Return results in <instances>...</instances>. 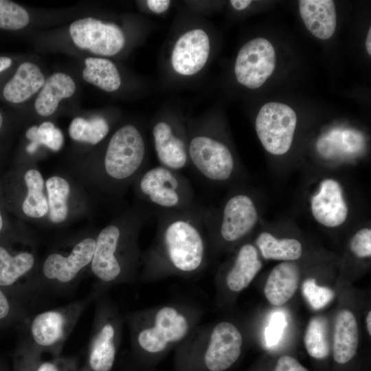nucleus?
<instances>
[{
	"instance_id": "obj_1",
	"label": "nucleus",
	"mask_w": 371,
	"mask_h": 371,
	"mask_svg": "<svg viewBox=\"0 0 371 371\" xmlns=\"http://www.w3.org/2000/svg\"><path fill=\"white\" fill-rule=\"evenodd\" d=\"M203 211L199 205L184 210H155L157 233L150 260L183 273L200 269L205 255Z\"/></svg>"
},
{
	"instance_id": "obj_2",
	"label": "nucleus",
	"mask_w": 371,
	"mask_h": 371,
	"mask_svg": "<svg viewBox=\"0 0 371 371\" xmlns=\"http://www.w3.org/2000/svg\"><path fill=\"white\" fill-rule=\"evenodd\" d=\"M135 181L139 199L155 210H184L198 205L190 181L179 171L159 165L146 168Z\"/></svg>"
},
{
	"instance_id": "obj_3",
	"label": "nucleus",
	"mask_w": 371,
	"mask_h": 371,
	"mask_svg": "<svg viewBox=\"0 0 371 371\" xmlns=\"http://www.w3.org/2000/svg\"><path fill=\"white\" fill-rule=\"evenodd\" d=\"M146 144L140 131L127 124L112 135L104 157L103 169L111 180L125 181L136 178L147 168Z\"/></svg>"
},
{
	"instance_id": "obj_4",
	"label": "nucleus",
	"mask_w": 371,
	"mask_h": 371,
	"mask_svg": "<svg viewBox=\"0 0 371 371\" xmlns=\"http://www.w3.org/2000/svg\"><path fill=\"white\" fill-rule=\"evenodd\" d=\"M297 124V116L289 106L268 102L260 109L256 119V131L265 149L281 155L290 149Z\"/></svg>"
},
{
	"instance_id": "obj_5",
	"label": "nucleus",
	"mask_w": 371,
	"mask_h": 371,
	"mask_svg": "<svg viewBox=\"0 0 371 371\" xmlns=\"http://www.w3.org/2000/svg\"><path fill=\"white\" fill-rule=\"evenodd\" d=\"M188 156L195 170L212 181H225L232 176L235 161L224 143L207 135H196L189 141Z\"/></svg>"
},
{
	"instance_id": "obj_6",
	"label": "nucleus",
	"mask_w": 371,
	"mask_h": 371,
	"mask_svg": "<svg viewBox=\"0 0 371 371\" xmlns=\"http://www.w3.org/2000/svg\"><path fill=\"white\" fill-rule=\"evenodd\" d=\"M275 67L273 46L264 38H256L246 43L239 50L234 71L240 84L255 89L264 84Z\"/></svg>"
},
{
	"instance_id": "obj_7",
	"label": "nucleus",
	"mask_w": 371,
	"mask_h": 371,
	"mask_svg": "<svg viewBox=\"0 0 371 371\" xmlns=\"http://www.w3.org/2000/svg\"><path fill=\"white\" fill-rule=\"evenodd\" d=\"M69 34L77 47L101 56H113L125 44L124 34L117 25L91 17L74 21Z\"/></svg>"
},
{
	"instance_id": "obj_8",
	"label": "nucleus",
	"mask_w": 371,
	"mask_h": 371,
	"mask_svg": "<svg viewBox=\"0 0 371 371\" xmlns=\"http://www.w3.org/2000/svg\"><path fill=\"white\" fill-rule=\"evenodd\" d=\"M80 308V304L72 305L46 311L35 315L30 326L34 344L44 350L58 348L74 325Z\"/></svg>"
},
{
	"instance_id": "obj_9",
	"label": "nucleus",
	"mask_w": 371,
	"mask_h": 371,
	"mask_svg": "<svg viewBox=\"0 0 371 371\" xmlns=\"http://www.w3.org/2000/svg\"><path fill=\"white\" fill-rule=\"evenodd\" d=\"M258 211L252 199L238 193L232 196L223 207L216 223L219 236L227 243H234L247 235L256 225Z\"/></svg>"
},
{
	"instance_id": "obj_10",
	"label": "nucleus",
	"mask_w": 371,
	"mask_h": 371,
	"mask_svg": "<svg viewBox=\"0 0 371 371\" xmlns=\"http://www.w3.org/2000/svg\"><path fill=\"white\" fill-rule=\"evenodd\" d=\"M188 328V320L181 313L172 307L165 306L156 313L153 326L139 332L137 341L142 349L156 353L164 350L168 344L183 339Z\"/></svg>"
},
{
	"instance_id": "obj_11",
	"label": "nucleus",
	"mask_w": 371,
	"mask_h": 371,
	"mask_svg": "<svg viewBox=\"0 0 371 371\" xmlns=\"http://www.w3.org/2000/svg\"><path fill=\"white\" fill-rule=\"evenodd\" d=\"M95 240L87 238L78 242L67 256L52 253L45 259L43 273L45 278L59 284H68L92 260Z\"/></svg>"
},
{
	"instance_id": "obj_12",
	"label": "nucleus",
	"mask_w": 371,
	"mask_h": 371,
	"mask_svg": "<svg viewBox=\"0 0 371 371\" xmlns=\"http://www.w3.org/2000/svg\"><path fill=\"white\" fill-rule=\"evenodd\" d=\"M242 335L232 323L220 322L214 328L204 361L210 371H223L233 365L241 352Z\"/></svg>"
},
{
	"instance_id": "obj_13",
	"label": "nucleus",
	"mask_w": 371,
	"mask_h": 371,
	"mask_svg": "<svg viewBox=\"0 0 371 371\" xmlns=\"http://www.w3.org/2000/svg\"><path fill=\"white\" fill-rule=\"evenodd\" d=\"M210 53V40L201 29L190 30L177 41L172 53V65L181 75L199 72L205 65Z\"/></svg>"
},
{
	"instance_id": "obj_14",
	"label": "nucleus",
	"mask_w": 371,
	"mask_h": 371,
	"mask_svg": "<svg viewBox=\"0 0 371 371\" xmlns=\"http://www.w3.org/2000/svg\"><path fill=\"white\" fill-rule=\"evenodd\" d=\"M311 211L316 221L326 227H335L346 221L348 210L337 181L327 179L320 183L311 199Z\"/></svg>"
},
{
	"instance_id": "obj_15",
	"label": "nucleus",
	"mask_w": 371,
	"mask_h": 371,
	"mask_svg": "<svg viewBox=\"0 0 371 371\" xmlns=\"http://www.w3.org/2000/svg\"><path fill=\"white\" fill-rule=\"evenodd\" d=\"M121 231L122 227L118 223L110 224L100 231L95 240L91 269L102 282H113L122 273V268L114 256Z\"/></svg>"
},
{
	"instance_id": "obj_16",
	"label": "nucleus",
	"mask_w": 371,
	"mask_h": 371,
	"mask_svg": "<svg viewBox=\"0 0 371 371\" xmlns=\"http://www.w3.org/2000/svg\"><path fill=\"white\" fill-rule=\"evenodd\" d=\"M153 136L161 166L175 171L188 166L190 163L188 145L170 123L164 121L156 123L153 128Z\"/></svg>"
},
{
	"instance_id": "obj_17",
	"label": "nucleus",
	"mask_w": 371,
	"mask_h": 371,
	"mask_svg": "<svg viewBox=\"0 0 371 371\" xmlns=\"http://www.w3.org/2000/svg\"><path fill=\"white\" fill-rule=\"evenodd\" d=\"M299 10L308 30L315 37L326 40L335 33L337 16L332 0H300Z\"/></svg>"
},
{
	"instance_id": "obj_18",
	"label": "nucleus",
	"mask_w": 371,
	"mask_h": 371,
	"mask_svg": "<svg viewBox=\"0 0 371 371\" xmlns=\"http://www.w3.org/2000/svg\"><path fill=\"white\" fill-rule=\"evenodd\" d=\"M300 280L298 266L291 261L277 265L270 272L264 293L267 300L274 306L289 301L295 293Z\"/></svg>"
},
{
	"instance_id": "obj_19",
	"label": "nucleus",
	"mask_w": 371,
	"mask_h": 371,
	"mask_svg": "<svg viewBox=\"0 0 371 371\" xmlns=\"http://www.w3.org/2000/svg\"><path fill=\"white\" fill-rule=\"evenodd\" d=\"M45 81L44 75L36 64L23 63L4 86L3 98L11 103H21L39 91Z\"/></svg>"
},
{
	"instance_id": "obj_20",
	"label": "nucleus",
	"mask_w": 371,
	"mask_h": 371,
	"mask_svg": "<svg viewBox=\"0 0 371 371\" xmlns=\"http://www.w3.org/2000/svg\"><path fill=\"white\" fill-rule=\"evenodd\" d=\"M359 343L358 324L349 310L340 311L335 318L333 335V358L341 364L348 363L356 355Z\"/></svg>"
},
{
	"instance_id": "obj_21",
	"label": "nucleus",
	"mask_w": 371,
	"mask_h": 371,
	"mask_svg": "<svg viewBox=\"0 0 371 371\" xmlns=\"http://www.w3.org/2000/svg\"><path fill=\"white\" fill-rule=\"evenodd\" d=\"M75 90V82L69 75L60 72L51 75L35 100L36 113L43 117L53 114L60 100L71 97Z\"/></svg>"
},
{
	"instance_id": "obj_22",
	"label": "nucleus",
	"mask_w": 371,
	"mask_h": 371,
	"mask_svg": "<svg viewBox=\"0 0 371 371\" xmlns=\"http://www.w3.org/2000/svg\"><path fill=\"white\" fill-rule=\"evenodd\" d=\"M262 267L257 249L249 243L243 245L239 249L234 264L226 276L228 288L234 292L245 289Z\"/></svg>"
},
{
	"instance_id": "obj_23",
	"label": "nucleus",
	"mask_w": 371,
	"mask_h": 371,
	"mask_svg": "<svg viewBox=\"0 0 371 371\" xmlns=\"http://www.w3.org/2000/svg\"><path fill=\"white\" fill-rule=\"evenodd\" d=\"M115 330L110 322L103 324L91 343L88 363L92 371H109L115 357Z\"/></svg>"
},
{
	"instance_id": "obj_24",
	"label": "nucleus",
	"mask_w": 371,
	"mask_h": 371,
	"mask_svg": "<svg viewBox=\"0 0 371 371\" xmlns=\"http://www.w3.org/2000/svg\"><path fill=\"white\" fill-rule=\"evenodd\" d=\"M83 79L100 89L112 92L121 85V78L115 64L109 59L89 57L85 60Z\"/></svg>"
},
{
	"instance_id": "obj_25",
	"label": "nucleus",
	"mask_w": 371,
	"mask_h": 371,
	"mask_svg": "<svg viewBox=\"0 0 371 371\" xmlns=\"http://www.w3.org/2000/svg\"><path fill=\"white\" fill-rule=\"evenodd\" d=\"M256 244L265 259L292 261L298 259L302 254V245L297 240L278 239L269 232L261 233Z\"/></svg>"
},
{
	"instance_id": "obj_26",
	"label": "nucleus",
	"mask_w": 371,
	"mask_h": 371,
	"mask_svg": "<svg viewBox=\"0 0 371 371\" xmlns=\"http://www.w3.org/2000/svg\"><path fill=\"white\" fill-rule=\"evenodd\" d=\"M34 262V256L30 252L23 251L12 256L0 246V286L14 284L32 270Z\"/></svg>"
},
{
	"instance_id": "obj_27",
	"label": "nucleus",
	"mask_w": 371,
	"mask_h": 371,
	"mask_svg": "<svg viewBox=\"0 0 371 371\" xmlns=\"http://www.w3.org/2000/svg\"><path fill=\"white\" fill-rule=\"evenodd\" d=\"M24 180L27 188V194L23 205L24 214L32 218L44 216L49 210L47 198L43 193L44 180L39 171L28 170Z\"/></svg>"
},
{
	"instance_id": "obj_28",
	"label": "nucleus",
	"mask_w": 371,
	"mask_h": 371,
	"mask_svg": "<svg viewBox=\"0 0 371 371\" xmlns=\"http://www.w3.org/2000/svg\"><path fill=\"white\" fill-rule=\"evenodd\" d=\"M49 219L54 223L65 221L68 214L67 199L70 192L68 182L60 177H52L46 181Z\"/></svg>"
},
{
	"instance_id": "obj_29",
	"label": "nucleus",
	"mask_w": 371,
	"mask_h": 371,
	"mask_svg": "<svg viewBox=\"0 0 371 371\" xmlns=\"http://www.w3.org/2000/svg\"><path fill=\"white\" fill-rule=\"evenodd\" d=\"M109 132V124L101 117L90 120L76 117L69 126V134L73 139L93 145L101 142Z\"/></svg>"
},
{
	"instance_id": "obj_30",
	"label": "nucleus",
	"mask_w": 371,
	"mask_h": 371,
	"mask_svg": "<svg viewBox=\"0 0 371 371\" xmlns=\"http://www.w3.org/2000/svg\"><path fill=\"white\" fill-rule=\"evenodd\" d=\"M305 348L308 355L318 359L326 358L329 354L327 339V326L322 317L312 318L306 328L304 338Z\"/></svg>"
},
{
	"instance_id": "obj_31",
	"label": "nucleus",
	"mask_w": 371,
	"mask_h": 371,
	"mask_svg": "<svg viewBox=\"0 0 371 371\" xmlns=\"http://www.w3.org/2000/svg\"><path fill=\"white\" fill-rule=\"evenodd\" d=\"M26 137L31 141L26 150L28 153H34L41 144L58 151L64 142L61 131L50 122H45L39 126H31L25 133Z\"/></svg>"
},
{
	"instance_id": "obj_32",
	"label": "nucleus",
	"mask_w": 371,
	"mask_h": 371,
	"mask_svg": "<svg viewBox=\"0 0 371 371\" xmlns=\"http://www.w3.org/2000/svg\"><path fill=\"white\" fill-rule=\"evenodd\" d=\"M29 21V14L23 7L11 1L0 0V29L20 30Z\"/></svg>"
},
{
	"instance_id": "obj_33",
	"label": "nucleus",
	"mask_w": 371,
	"mask_h": 371,
	"mask_svg": "<svg viewBox=\"0 0 371 371\" xmlns=\"http://www.w3.org/2000/svg\"><path fill=\"white\" fill-rule=\"evenodd\" d=\"M302 293L315 310L324 308L335 296L332 289L326 286H318L314 279H307L304 282Z\"/></svg>"
},
{
	"instance_id": "obj_34",
	"label": "nucleus",
	"mask_w": 371,
	"mask_h": 371,
	"mask_svg": "<svg viewBox=\"0 0 371 371\" xmlns=\"http://www.w3.org/2000/svg\"><path fill=\"white\" fill-rule=\"evenodd\" d=\"M286 324V318L282 313L276 312L271 315L269 324L265 330V338L267 346H273L279 341Z\"/></svg>"
},
{
	"instance_id": "obj_35",
	"label": "nucleus",
	"mask_w": 371,
	"mask_h": 371,
	"mask_svg": "<svg viewBox=\"0 0 371 371\" xmlns=\"http://www.w3.org/2000/svg\"><path fill=\"white\" fill-rule=\"evenodd\" d=\"M350 249L359 258H366L370 256V229H361L355 234L350 242Z\"/></svg>"
},
{
	"instance_id": "obj_36",
	"label": "nucleus",
	"mask_w": 371,
	"mask_h": 371,
	"mask_svg": "<svg viewBox=\"0 0 371 371\" xmlns=\"http://www.w3.org/2000/svg\"><path fill=\"white\" fill-rule=\"evenodd\" d=\"M273 371H308L295 358L284 355L280 357Z\"/></svg>"
},
{
	"instance_id": "obj_37",
	"label": "nucleus",
	"mask_w": 371,
	"mask_h": 371,
	"mask_svg": "<svg viewBox=\"0 0 371 371\" xmlns=\"http://www.w3.org/2000/svg\"><path fill=\"white\" fill-rule=\"evenodd\" d=\"M148 8L155 13H163L168 10L170 1L168 0H148Z\"/></svg>"
},
{
	"instance_id": "obj_38",
	"label": "nucleus",
	"mask_w": 371,
	"mask_h": 371,
	"mask_svg": "<svg viewBox=\"0 0 371 371\" xmlns=\"http://www.w3.org/2000/svg\"><path fill=\"white\" fill-rule=\"evenodd\" d=\"M34 371H62V369L58 361H45L35 367Z\"/></svg>"
},
{
	"instance_id": "obj_39",
	"label": "nucleus",
	"mask_w": 371,
	"mask_h": 371,
	"mask_svg": "<svg viewBox=\"0 0 371 371\" xmlns=\"http://www.w3.org/2000/svg\"><path fill=\"white\" fill-rule=\"evenodd\" d=\"M10 304L8 298L0 289V319L8 316L10 312Z\"/></svg>"
},
{
	"instance_id": "obj_40",
	"label": "nucleus",
	"mask_w": 371,
	"mask_h": 371,
	"mask_svg": "<svg viewBox=\"0 0 371 371\" xmlns=\"http://www.w3.org/2000/svg\"><path fill=\"white\" fill-rule=\"evenodd\" d=\"M232 5L237 10L245 9L251 3L249 0H231Z\"/></svg>"
},
{
	"instance_id": "obj_41",
	"label": "nucleus",
	"mask_w": 371,
	"mask_h": 371,
	"mask_svg": "<svg viewBox=\"0 0 371 371\" xmlns=\"http://www.w3.org/2000/svg\"><path fill=\"white\" fill-rule=\"evenodd\" d=\"M12 63L11 58L5 56H0V73L8 69Z\"/></svg>"
},
{
	"instance_id": "obj_42",
	"label": "nucleus",
	"mask_w": 371,
	"mask_h": 371,
	"mask_svg": "<svg viewBox=\"0 0 371 371\" xmlns=\"http://www.w3.org/2000/svg\"><path fill=\"white\" fill-rule=\"evenodd\" d=\"M371 28H369V31L367 34L366 41V47L369 55H371Z\"/></svg>"
},
{
	"instance_id": "obj_43",
	"label": "nucleus",
	"mask_w": 371,
	"mask_h": 371,
	"mask_svg": "<svg viewBox=\"0 0 371 371\" xmlns=\"http://www.w3.org/2000/svg\"><path fill=\"white\" fill-rule=\"evenodd\" d=\"M366 327L369 335H371V312L368 313L366 317Z\"/></svg>"
},
{
	"instance_id": "obj_44",
	"label": "nucleus",
	"mask_w": 371,
	"mask_h": 371,
	"mask_svg": "<svg viewBox=\"0 0 371 371\" xmlns=\"http://www.w3.org/2000/svg\"><path fill=\"white\" fill-rule=\"evenodd\" d=\"M2 227H3V220H2V216L0 212V231L2 229Z\"/></svg>"
},
{
	"instance_id": "obj_45",
	"label": "nucleus",
	"mask_w": 371,
	"mask_h": 371,
	"mask_svg": "<svg viewBox=\"0 0 371 371\" xmlns=\"http://www.w3.org/2000/svg\"><path fill=\"white\" fill-rule=\"evenodd\" d=\"M2 124H3V117H2L1 113H0V128L2 126Z\"/></svg>"
},
{
	"instance_id": "obj_46",
	"label": "nucleus",
	"mask_w": 371,
	"mask_h": 371,
	"mask_svg": "<svg viewBox=\"0 0 371 371\" xmlns=\"http://www.w3.org/2000/svg\"><path fill=\"white\" fill-rule=\"evenodd\" d=\"M30 371H34V370L30 369Z\"/></svg>"
}]
</instances>
